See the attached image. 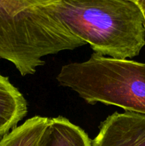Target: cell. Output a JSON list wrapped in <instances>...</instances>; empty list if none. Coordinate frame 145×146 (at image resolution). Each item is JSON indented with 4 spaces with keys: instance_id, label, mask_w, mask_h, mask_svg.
I'll return each instance as SVG.
<instances>
[{
    "instance_id": "6da1fadb",
    "label": "cell",
    "mask_w": 145,
    "mask_h": 146,
    "mask_svg": "<svg viewBox=\"0 0 145 146\" xmlns=\"http://www.w3.org/2000/svg\"><path fill=\"white\" fill-rule=\"evenodd\" d=\"M43 6L97 54L127 59L145 45L144 17L130 0H55Z\"/></svg>"
},
{
    "instance_id": "7a4b0ae2",
    "label": "cell",
    "mask_w": 145,
    "mask_h": 146,
    "mask_svg": "<svg viewBox=\"0 0 145 146\" xmlns=\"http://www.w3.org/2000/svg\"><path fill=\"white\" fill-rule=\"evenodd\" d=\"M86 44L36 0H0V59L22 76L35 74L43 57Z\"/></svg>"
},
{
    "instance_id": "3957f363",
    "label": "cell",
    "mask_w": 145,
    "mask_h": 146,
    "mask_svg": "<svg viewBox=\"0 0 145 146\" xmlns=\"http://www.w3.org/2000/svg\"><path fill=\"white\" fill-rule=\"evenodd\" d=\"M88 104L102 103L145 115V64L93 54L64 65L56 76Z\"/></svg>"
},
{
    "instance_id": "277c9868",
    "label": "cell",
    "mask_w": 145,
    "mask_h": 146,
    "mask_svg": "<svg viewBox=\"0 0 145 146\" xmlns=\"http://www.w3.org/2000/svg\"><path fill=\"white\" fill-rule=\"evenodd\" d=\"M92 146H145V115L126 111L109 115Z\"/></svg>"
},
{
    "instance_id": "5b68a950",
    "label": "cell",
    "mask_w": 145,
    "mask_h": 146,
    "mask_svg": "<svg viewBox=\"0 0 145 146\" xmlns=\"http://www.w3.org/2000/svg\"><path fill=\"white\" fill-rule=\"evenodd\" d=\"M28 104L21 92L0 74V136L15 128L26 115Z\"/></svg>"
},
{
    "instance_id": "8992f818",
    "label": "cell",
    "mask_w": 145,
    "mask_h": 146,
    "mask_svg": "<svg viewBox=\"0 0 145 146\" xmlns=\"http://www.w3.org/2000/svg\"><path fill=\"white\" fill-rule=\"evenodd\" d=\"M51 118L34 116L4 135L0 146H41Z\"/></svg>"
},
{
    "instance_id": "52a82bcc",
    "label": "cell",
    "mask_w": 145,
    "mask_h": 146,
    "mask_svg": "<svg viewBox=\"0 0 145 146\" xmlns=\"http://www.w3.org/2000/svg\"><path fill=\"white\" fill-rule=\"evenodd\" d=\"M41 146H92V141L80 127L58 116L51 118Z\"/></svg>"
},
{
    "instance_id": "ba28073f",
    "label": "cell",
    "mask_w": 145,
    "mask_h": 146,
    "mask_svg": "<svg viewBox=\"0 0 145 146\" xmlns=\"http://www.w3.org/2000/svg\"><path fill=\"white\" fill-rule=\"evenodd\" d=\"M136 4L139 6L140 9L142 10V13L144 14V17H145V0H137Z\"/></svg>"
},
{
    "instance_id": "9c48e42d",
    "label": "cell",
    "mask_w": 145,
    "mask_h": 146,
    "mask_svg": "<svg viewBox=\"0 0 145 146\" xmlns=\"http://www.w3.org/2000/svg\"><path fill=\"white\" fill-rule=\"evenodd\" d=\"M36 1H39V2L41 3V4H42V5H44V4H48V3L51 2V1H55V0H36Z\"/></svg>"
},
{
    "instance_id": "30bf717a",
    "label": "cell",
    "mask_w": 145,
    "mask_h": 146,
    "mask_svg": "<svg viewBox=\"0 0 145 146\" xmlns=\"http://www.w3.org/2000/svg\"><path fill=\"white\" fill-rule=\"evenodd\" d=\"M130 1H134V2H135L136 4V2H137V0H130Z\"/></svg>"
},
{
    "instance_id": "8fae6325",
    "label": "cell",
    "mask_w": 145,
    "mask_h": 146,
    "mask_svg": "<svg viewBox=\"0 0 145 146\" xmlns=\"http://www.w3.org/2000/svg\"><path fill=\"white\" fill-rule=\"evenodd\" d=\"M144 19H145V17H144ZM144 27H145V25H144Z\"/></svg>"
}]
</instances>
